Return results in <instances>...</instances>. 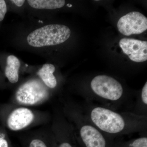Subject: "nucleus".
Listing matches in <instances>:
<instances>
[{"label": "nucleus", "mask_w": 147, "mask_h": 147, "mask_svg": "<svg viewBox=\"0 0 147 147\" xmlns=\"http://www.w3.org/2000/svg\"><path fill=\"white\" fill-rule=\"evenodd\" d=\"M71 30L66 26L50 24L36 29L27 38L29 45L34 47L53 46L61 44L69 38Z\"/></svg>", "instance_id": "1"}, {"label": "nucleus", "mask_w": 147, "mask_h": 147, "mask_svg": "<svg viewBox=\"0 0 147 147\" xmlns=\"http://www.w3.org/2000/svg\"><path fill=\"white\" fill-rule=\"evenodd\" d=\"M92 123L100 131L110 134H117L126 129L127 121L119 113L108 108L96 107L90 114Z\"/></svg>", "instance_id": "2"}, {"label": "nucleus", "mask_w": 147, "mask_h": 147, "mask_svg": "<svg viewBox=\"0 0 147 147\" xmlns=\"http://www.w3.org/2000/svg\"><path fill=\"white\" fill-rule=\"evenodd\" d=\"M90 86L98 96L107 100H118L123 94V88L120 83L113 77L107 75L95 76L91 82Z\"/></svg>", "instance_id": "3"}, {"label": "nucleus", "mask_w": 147, "mask_h": 147, "mask_svg": "<svg viewBox=\"0 0 147 147\" xmlns=\"http://www.w3.org/2000/svg\"><path fill=\"white\" fill-rule=\"evenodd\" d=\"M48 96V91L41 83L36 80H31L18 88L16 92V99L19 104L32 105L44 101Z\"/></svg>", "instance_id": "4"}, {"label": "nucleus", "mask_w": 147, "mask_h": 147, "mask_svg": "<svg viewBox=\"0 0 147 147\" xmlns=\"http://www.w3.org/2000/svg\"><path fill=\"white\" fill-rule=\"evenodd\" d=\"M117 26L124 35L140 34L147 30V18L138 11H131L119 19Z\"/></svg>", "instance_id": "5"}, {"label": "nucleus", "mask_w": 147, "mask_h": 147, "mask_svg": "<svg viewBox=\"0 0 147 147\" xmlns=\"http://www.w3.org/2000/svg\"><path fill=\"white\" fill-rule=\"evenodd\" d=\"M120 47L131 61L143 62L147 60V42L133 38H123L119 41Z\"/></svg>", "instance_id": "6"}, {"label": "nucleus", "mask_w": 147, "mask_h": 147, "mask_svg": "<svg viewBox=\"0 0 147 147\" xmlns=\"http://www.w3.org/2000/svg\"><path fill=\"white\" fill-rule=\"evenodd\" d=\"M80 134L85 147H108V142L101 131L91 125H82Z\"/></svg>", "instance_id": "7"}, {"label": "nucleus", "mask_w": 147, "mask_h": 147, "mask_svg": "<svg viewBox=\"0 0 147 147\" xmlns=\"http://www.w3.org/2000/svg\"><path fill=\"white\" fill-rule=\"evenodd\" d=\"M34 118V115L30 109L25 108H17L9 116L7 126L13 131L21 130L30 125Z\"/></svg>", "instance_id": "8"}, {"label": "nucleus", "mask_w": 147, "mask_h": 147, "mask_svg": "<svg viewBox=\"0 0 147 147\" xmlns=\"http://www.w3.org/2000/svg\"><path fill=\"white\" fill-rule=\"evenodd\" d=\"M21 63L17 57L14 55L9 56L7 59L5 74L9 82L12 84L18 82L19 76L18 71Z\"/></svg>", "instance_id": "9"}, {"label": "nucleus", "mask_w": 147, "mask_h": 147, "mask_svg": "<svg viewBox=\"0 0 147 147\" xmlns=\"http://www.w3.org/2000/svg\"><path fill=\"white\" fill-rule=\"evenodd\" d=\"M55 71V66L52 64L46 63L38 71L37 74L47 86L54 88L57 85V79L54 76Z\"/></svg>", "instance_id": "10"}, {"label": "nucleus", "mask_w": 147, "mask_h": 147, "mask_svg": "<svg viewBox=\"0 0 147 147\" xmlns=\"http://www.w3.org/2000/svg\"><path fill=\"white\" fill-rule=\"evenodd\" d=\"M31 7L37 9H55L62 7L65 4L63 0H28Z\"/></svg>", "instance_id": "11"}, {"label": "nucleus", "mask_w": 147, "mask_h": 147, "mask_svg": "<svg viewBox=\"0 0 147 147\" xmlns=\"http://www.w3.org/2000/svg\"><path fill=\"white\" fill-rule=\"evenodd\" d=\"M124 147H147V138L142 137L132 140Z\"/></svg>", "instance_id": "12"}, {"label": "nucleus", "mask_w": 147, "mask_h": 147, "mask_svg": "<svg viewBox=\"0 0 147 147\" xmlns=\"http://www.w3.org/2000/svg\"><path fill=\"white\" fill-rule=\"evenodd\" d=\"M7 11L6 4L4 0H0V21H2Z\"/></svg>", "instance_id": "13"}, {"label": "nucleus", "mask_w": 147, "mask_h": 147, "mask_svg": "<svg viewBox=\"0 0 147 147\" xmlns=\"http://www.w3.org/2000/svg\"><path fill=\"white\" fill-rule=\"evenodd\" d=\"M30 147H47L45 143L39 139L32 140L30 145Z\"/></svg>", "instance_id": "14"}, {"label": "nucleus", "mask_w": 147, "mask_h": 147, "mask_svg": "<svg viewBox=\"0 0 147 147\" xmlns=\"http://www.w3.org/2000/svg\"><path fill=\"white\" fill-rule=\"evenodd\" d=\"M142 102L145 105H147V82H146L143 87L142 92Z\"/></svg>", "instance_id": "15"}, {"label": "nucleus", "mask_w": 147, "mask_h": 147, "mask_svg": "<svg viewBox=\"0 0 147 147\" xmlns=\"http://www.w3.org/2000/svg\"><path fill=\"white\" fill-rule=\"evenodd\" d=\"M11 1L14 3L17 6L20 7L24 4L25 1H24V0H13V1Z\"/></svg>", "instance_id": "16"}, {"label": "nucleus", "mask_w": 147, "mask_h": 147, "mask_svg": "<svg viewBox=\"0 0 147 147\" xmlns=\"http://www.w3.org/2000/svg\"><path fill=\"white\" fill-rule=\"evenodd\" d=\"M0 147H8V143L6 140L0 138Z\"/></svg>", "instance_id": "17"}, {"label": "nucleus", "mask_w": 147, "mask_h": 147, "mask_svg": "<svg viewBox=\"0 0 147 147\" xmlns=\"http://www.w3.org/2000/svg\"><path fill=\"white\" fill-rule=\"evenodd\" d=\"M59 147H72V146H71L70 144H69L68 143H63L59 146Z\"/></svg>", "instance_id": "18"}]
</instances>
